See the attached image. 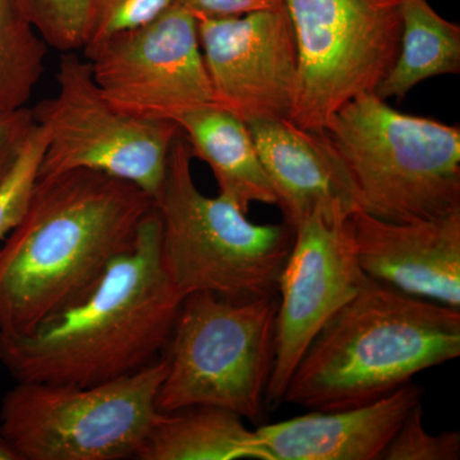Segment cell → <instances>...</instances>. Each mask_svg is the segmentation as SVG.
<instances>
[{"label": "cell", "instance_id": "obj_23", "mask_svg": "<svg viewBox=\"0 0 460 460\" xmlns=\"http://www.w3.org/2000/svg\"><path fill=\"white\" fill-rule=\"evenodd\" d=\"M169 5L171 0H93L86 45L146 23Z\"/></svg>", "mask_w": 460, "mask_h": 460}, {"label": "cell", "instance_id": "obj_8", "mask_svg": "<svg viewBox=\"0 0 460 460\" xmlns=\"http://www.w3.org/2000/svg\"><path fill=\"white\" fill-rule=\"evenodd\" d=\"M298 49L290 122L323 131L339 109L376 93L401 48L402 0H286Z\"/></svg>", "mask_w": 460, "mask_h": 460}, {"label": "cell", "instance_id": "obj_5", "mask_svg": "<svg viewBox=\"0 0 460 460\" xmlns=\"http://www.w3.org/2000/svg\"><path fill=\"white\" fill-rule=\"evenodd\" d=\"M365 213L393 223L460 210V127L401 113L376 93L348 102L326 124Z\"/></svg>", "mask_w": 460, "mask_h": 460}, {"label": "cell", "instance_id": "obj_9", "mask_svg": "<svg viewBox=\"0 0 460 460\" xmlns=\"http://www.w3.org/2000/svg\"><path fill=\"white\" fill-rule=\"evenodd\" d=\"M31 111L47 136L39 177L91 169L131 181L153 199L159 192L180 127L111 107L75 51L60 56L56 95Z\"/></svg>", "mask_w": 460, "mask_h": 460}, {"label": "cell", "instance_id": "obj_15", "mask_svg": "<svg viewBox=\"0 0 460 460\" xmlns=\"http://www.w3.org/2000/svg\"><path fill=\"white\" fill-rule=\"evenodd\" d=\"M422 387L413 383L371 404L350 410L314 411L255 429L263 460H377Z\"/></svg>", "mask_w": 460, "mask_h": 460}, {"label": "cell", "instance_id": "obj_20", "mask_svg": "<svg viewBox=\"0 0 460 460\" xmlns=\"http://www.w3.org/2000/svg\"><path fill=\"white\" fill-rule=\"evenodd\" d=\"M18 8L49 48L60 53L83 50L93 0H16Z\"/></svg>", "mask_w": 460, "mask_h": 460}, {"label": "cell", "instance_id": "obj_26", "mask_svg": "<svg viewBox=\"0 0 460 460\" xmlns=\"http://www.w3.org/2000/svg\"><path fill=\"white\" fill-rule=\"evenodd\" d=\"M0 460H20L2 432H0Z\"/></svg>", "mask_w": 460, "mask_h": 460}, {"label": "cell", "instance_id": "obj_7", "mask_svg": "<svg viewBox=\"0 0 460 460\" xmlns=\"http://www.w3.org/2000/svg\"><path fill=\"white\" fill-rule=\"evenodd\" d=\"M164 356L93 386L18 383L3 398L0 432L20 460H118L140 452L160 411Z\"/></svg>", "mask_w": 460, "mask_h": 460}, {"label": "cell", "instance_id": "obj_10", "mask_svg": "<svg viewBox=\"0 0 460 460\" xmlns=\"http://www.w3.org/2000/svg\"><path fill=\"white\" fill-rule=\"evenodd\" d=\"M93 80L111 107L144 119L171 120L214 105L198 20L169 5L140 26L84 48Z\"/></svg>", "mask_w": 460, "mask_h": 460}, {"label": "cell", "instance_id": "obj_16", "mask_svg": "<svg viewBox=\"0 0 460 460\" xmlns=\"http://www.w3.org/2000/svg\"><path fill=\"white\" fill-rule=\"evenodd\" d=\"M175 123L192 157L210 166L219 195L234 202L244 214L252 204L277 205V195L247 123L217 105L190 111Z\"/></svg>", "mask_w": 460, "mask_h": 460}, {"label": "cell", "instance_id": "obj_14", "mask_svg": "<svg viewBox=\"0 0 460 460\" xmlns=\"http://www.w3.org/2000/svg\"><path fill=\"white\" fill-rule=\"evenodd\" d=\"M247 126L290 228L317 211L332 219L362 211L352 175L325 131L301 128L289 119Z\"/></svg>", "mask_w": 460, "mask_h": 460}, {"label": "cell", "instance_id": "obj_3", "mask_svg": "<svg viewBox=\"0 0 460 460\" xmlns=\"http://www.w3.org/2000/svg\"><path fill=\"white\" fill-rule=\"evenodd\" d=\"M460 356V310L368 278L308 345L283 402L311 411L362 407Z\"/></svg>", "mask_w": 460, "mask_h": 460}, {"label": "cell", "instance_id": "obj_19", "mask_svg": "<svg viewBox=\"0 0 460 460\" xmlns=\"http://www.w3.org/2000/svg\"><path fill=\"white\" fill-rule=\"evenodd\" d=\"M48 48L16 0H0V114L26 108L44 75Z\"/></svg>", "mask_w": 460, "mask_h": 460}, {"label": "cell", "instance_id": "obj_6", "mask_svg": "<svg viewBox=\"0 0 460 460\" xmlns=\"http://www.w3.org/2000/svg\"><path fill=\"white\" fill-rule=\"evenodd\" d=\"M278 296L233 301L210 292L183 299L166 345L159 411L222 408L260 420L274 363Z\"/></svg>", "mask_w": 460, "mask_h": 460}, {"label": "cell", "instance_id": "obj_24", "mask_svg": "<svg viewBox=\"0 0 460 460\" xmlns=\"http://www.w3.org/2000/svg\"><path fill=\"white\" fill-rule=\"evenodd\" d=\"M35 127L31 109L0 114V186L8 177Z\"/></svg>", "mask_w": 460, "mask_h": 460}, {"label": "cell", "instance_id": "obj_21", "mask_svg": "<svg viewBox=\"0 0 460 460\" xmlns=\"http://www.w3.org/2000/svg\"><path fill=\"white\" fill-rule=\"evenodd\" d=\"M45 147L47 136L35 123L17 162L0 186V241L7 237L25 213L39 177Z\"/></svg>", "mask_w": 460, "mask_h": 460}, {"label": "cell", "instance_id": "obj_22", "mask_svg": "<svg viewBox=\"0 0 460 460\" xmlns=\"http://www.w3.org/2000/svg\"><path fill=\"white\" fill-rule=\"evenodd\" d=\"M459 431L429 434L423 425L422 404L411 408L396 429L381 459L385 460H458Z\"/></svg>", "mask_w": 460, "mask_h": 460}, {"label": "cell", "instance_id": "obj_13", "mask_svg": "<svg viewBox=\"0 0 460 460\" xmlns=\"http://www.w3.org/2000/svg\"><path fill=\"white\" fill-rule=\"evenodd\" d=\"M348 223L357 259L370 279L460 310V210L413 223L357 211Z\"/></svg>", "mask_w": 460, "mask_h": 460}, {"label": "cell", "instance_id": "obj_11", "mask_svg": "<svg viewBox=\"0 0 460 460\" xmlns=\"http://www.w3.org/2000/svg\"><path fill=\"white\" fill-rule=\"evenodd\" d=\"M348 217L332 219L317 211L295 228L278 290L274 363L266 404L283 402L308 345L368 279L357 259Z\"/></svg>", "mask_w": 460, "mask_h": 460}, {"label": "cell", "instance_id": "obj_25", "mask_svg": "<svg viewBox=\"0 0 460 460\" xmlns=\"http://www.w3.org/2000/svg\"><path fill=\"white\" fill-rule=\"evenodd\" d=\"M196 18L237 17L286 8V0H171Z\"/></svg>", "mask_w": 460, "mask_h": 460}, {"label": "cell", "instance_id": "obj_18", "mask_svg": "<svg viewBox=\"0 0 460 460\" xmlns=\"http://www.w3.org/2000/svg\"><path fill=\"white\" fill-rule=\"evenodd\" d=\"M459 74V25L441 17L428 0H402L401 48L375 93L402 100L422 81Z\"/></svg>", "mask_w": 460, "mask_h": 460}, {"label": "cell", "instance_id": "obj_2", "mask_svg": "<svg viewBox=\"0 0 460 460\" xmlns=\"http://www.w3.org/2000/svg\"><path fill=\"white\" fill-rule=\"evenodd\" d=\"M183 296L163 257L155 208L95 288L23 334H0V365L17 383L93 386L162 358Z\"/></svg>", "mask_w": 460, "mask_h": 460}, {"label": "cell", "instance_id": "obj_17", "mask_svg": "<svg viewBox=\"0 0 460 460\" xmlns=\"http://www.w3.org/2000/svg\"><path fill=\"white\" fill-rule=\"evenodd\" d=\"M217 407L160 411L136 458L141 460H263L255 429Z\"/></svg>", "mask_w": 460, "mask_h": 460}, {"label": "cell", "instance_id": "obj_12", "mask_svg": "<svg viewBox=\"0 0 460 460\" xmlns=\"http://www.w3.org/2000/svg\"><path fill=\"white\" fill-rule=\"evenodd\" d=\"M196 20L214 105L247 124L290 119L299 65L287 7Z\"/></svg>", "mask_w": 460, "mask_h": 460}, {"label": "cell", "instance_id": "obj_4", "mask_svg": "<svg viewBox=\"0 0 460 460\" xmlns=\"http://www.w3.org/2000/svg\"><path fill=\"white\" fill-rule=\"evenodd\" d=\"M190 162V145L181 132L154 198L172 284L183 298L198 292L233 301L278 296L295 230L286 223L250 222L229 199L205 196Z\"/></svg>", "mask_w": 460, "mask_h": 460}, {"label": "cell", "instance_id": "obj_1", "mask_svg": "<svg viewBox=\"0 0 460 460\" xmlns=\"http://www.w3.org/2000/svg\"><path fill=\"white\" fill-rule=\"evenodd\" d=\"M154 199L91 169L38 177L0 246V334H23L84 298L132 246Z\"/></svg>", "mask_w": 460, "mask_h": 460}]
</instances>
